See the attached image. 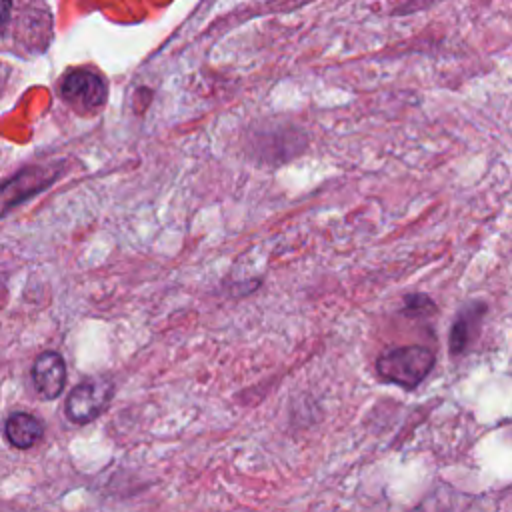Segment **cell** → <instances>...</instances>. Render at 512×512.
<instances>
[{"label": "cell", "instance_id": "cell-1", "mask_svg": "<svg viewBox=\"0 0 512 512\" xmlns=\"http://www.w3.org/2000/svg\"><path fill=\"white\" fill-rule=\"evenodd\" d=\"M434 354L424 346H400L384 352L376 360L378 374L392 384L414 388L432 370Z\"/></svg>", "mask_w": 512, "mask_h": 512}, {"label": "cell", "instance_id": "cell-2", "mask_svg": "<svg viewBox=\"0 0 512 512\" xmlns=\"http://www.w3.org/2000/svg\"><path fill=\"white\" fill-rule=\"evenodd\" d=\"M114 382L104 376H94L76 384L64 402V412L74 424H88L96 420L110 404Z\"/></svg>", "mask_w": 512, "mask_h": 512}, {"label": "cell", "instance_id": "cell-3", "mask_svg": "<svg viewBox=\"0 0 512 512\" xmlns=\"http://www.w3.org/2000/svg\"><path fill=\"white\" fill-rule=\"evenodd\" d=\"M60 172L62 164H32L4 180L0 184V218L26 198L48 188Z\"/></svg>", "mask_w": 512, "mask_h": 512}, {"label": "cell", "instance_id": "cell-4", "mask_svg": "<svg viewBox=\"0 0 512 512\" xmlns=\"http://www.w3.org/2000/svg\"><path fill=\"white\" fill-rule=\"evenodd\" d=\"M62 100L80 114L98 110L106 100L104 78L88 68H74L60 80Z\"/></svg>", "mask_w": 512, "mask_h": 512}, {"label": "cell", "instance_id": "cell-5", "mask_svg": "<svg viewBox=\"0 0 512 512\" xmlns=\"http://www.w3.org/2000/svg\"><path fill=\"white\" fill-rule=\"evenodd\" d=\"M66 376V362L58 352L46 350L36 356L32 364V382L44 400H54L62 394Z\"/></svg>", "mask_w": 512, "mask_h": 512}, {"label": "cell", "instance_id": "cell-6", "mask_svg": "<svg viewBox=\"0 0 512 512\" xmlns=\"http://www.w3.org/2000/svg\"><path fill=\"white\" fill-rule=\"evenodd\" d=\"M44 434V424L30 412H12L4 422L6 440L20 450L32 448Z\"/></svg>", "mask_w": 512, "mask_h": 512}, {"label": "cell", "instance_id": "cell-7", "mask_svg": "<svg viewBox=\"0 0 512 512\" xmlns=\"http://www.w3.org/2000/svg\"><path fill=\"white\" fill-rule=\"evenodd\" d=\"M482 310V306L474 308V310H462L460 316L456 318L454 326H452V332H450V350L454 354H460L468 342H470V324L474 320H478V312Z\"/></svg>", "mask_w": 512, "mask_h": 512}, {"label": "cell", "instance_id": "cell-8", "mask_svg": "<svg viewBox=\"0 0 512 512\" xmlns=\"http://www.w3.org/2000/svg\"><path fill=\"white\" fill-rule=\"evenodd\" d=\"M432 308H434V302L424 294H410L404 300V310L408 314H424V312H430Z\"/></svg>", "mask_w": 512, "mask_h": 512}, {"label": "cell", "instance_id": "cell-9", "mask_svg": "<svg viewBox=\"0 0 512 512\" xmlns=\"http://www.w3.org/2000/svg\"><path fill=\"white\" fill-rule=\"evenodd\" d=\"M10 8H12V0H0V28L6 24L8 16H10Z\"/></svg>", "mask_w": 512, "mask_h": 512}]
</instances>
